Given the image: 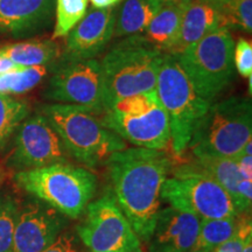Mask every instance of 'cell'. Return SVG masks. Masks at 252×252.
Here are the masks:
<instances>
[{
	"mask_svg": "<svg viewBox=\"0 0 252 252\" xmlns=\"http://www.w3.org/2000/svg\"><path fill=\"white\" fill-rule=\"evenodd\" d=\"M55 18V0H0V34L27 39L45 33Z\"/></svg>",
	"mask_w": 252,
	"mask_h": 252,
	"instance_id": "obj_15",
	"label": "cell"
},
{
	"mask_svg": "<svg viewBox=\"0 0 252 252\" xmlns=\"http://www.w3.org/2000/svg\"><path fill=\"white\" fill-rule=\"evenodd\" d=\"M162 4L161 0H123L116 7L113 36L123 39L141 34Z\"/></svg>",
	"mask_w": 252,
	"mask_h": 252,
	"instance_id": "obj_18",
	"label": "cell"
},
{
	"mask_svg": "<svg viewBox=\"0 0 252 252\" xmlns=\"http://www.w3.org/2000/svg\"><path fill=\"white\" fill-rule=\"evenodd\" d=\"M159 103L157 91L152 90L149 93H141L126 97L116 103L108 111H113L124 116H140L149 112Z\"/></svg>",
	"mask_w": 252,
	"mask_h": 252,
	"instance_id": "obj_28",
	"label": "cell"
},
{
	"mask_svg": "<svg viewBox=\"0 0 252 252\" xmlns=\"http://www.w3.org/2000/svg\"><path fill=\"white\" fill-rule=\"evenodd\" d=\"M39 112L47 118L75 161L88 168L105 165L113 153L126 149L125 141L105 126L93 109L52 103Z\"/></svg>",
	"mask_w": 252,
	"mask_h": 252,
	"instance_id": "obj_3",
	"label": "cell"
},
{
	"mask_svg": "<svg viewBox=\"0 0 252 252\" xmlns=\"http://www.w3.org/2000/svg\"><path fill=\"white\" fill-rule=\"evenodd\" d=\"M163 55L141 34L123 37L110 47L99 61L103 112L126 97L156 90Z\"/></svg>",
	"mask_w": 252,
	"mask_h": 252,
	"instance_id": "obj_2",
	"label": "cell"
},
{
	"mask_svg": "<svg viewBox=\"0 0 252 252\" xmlns=\"http://www.w3.org/2000/svg\"><path fill=\"white\" fill-rule=\"evenodd\" d=\"M223 26L235 27L250 34L252 32V0H229L220 6Z\"/></svg>",
	"mask_w": 252,
	"mask_h": 252,
	"instance_id": "obj_27",
	"label": "cell"
},
{
	"mask_svg": "<svg viewBox=\"0 0 252 252\" xmlns=\"http://www.w3.org/2000/svg\"><path fill=\"white\" fill-rule=\"evenodd\" d=\"M69 154L61 138L40 112L21 123L15 132L13 150L7 158L9 168L20 171L69 162Z\"/></svg>",
	"mask_w": 252,
	"mask_h": 252,
	"instance_id": "obj_11",
	"label": "cell"
},
{
	"mask_svg": "<svg viewBox=\"0 0 252 252\" xmlns=\"http://www.w3.org/2000/svg\"><path fill=\"white\" fill-rule=\"evenodd\" d=\"M19 207L13 195L0 193V252H11Z\"/></svg>",
	"mask_w": 252,
	"mask_h": 252,
	"instance_id": "obj_26",
	"label": "cell"
},
{
	"mask_svg": "<svg viewBox=\"0 0 252 252\" xmlns=\"http://www.w3.org/2000/svg\"><path fill=\"white\" fill-rule=\"evenodd\" d=\"M43 97L55 103L80 105L103 113L100 62L96 59L58 61Z\"/></svg>",
	"mask_w": 252,
	"mask_h": 252,
	"instance_id": "obj_10",
	"label": "cell"
},
{
	"mask_svg": "<svg viewBox=\"0 0 252 252\" xmlns=\"http://www.w3.org/2000/svg\"><path fill=\"white\" fill-rule=\"evenodd\" d=\"M200 220L237 216L231 197L220 185L196 165H181L161 188V201Z\"/></svg>",
	"mask_w": 252,
	"mask_h": 252,
	"instance_id": "obj_8",
	"label": "cell"
},
{
	"mask_svg": "<svg viewBox=\"0 0 252 252\" xmlns=\"http://www.w3.org/2000/svg\"><path fill=\"white\" fill-rule=\"evenodd\" d=\"M156 91L168 116L171 146L176 157L184 156L197 123L212 105L195 90L175 56L163 55Z\"/></svg>",
	"mask_w": 252,
	"mask_h": 252,
	"instance_id": "obj_6",
	"label": "cell"
},
{
	"mask_svg": "<svg viewBox=\"0 0 252 252\" xmlns=\"http://www.w3.org/2000/svg\"><path fill=\"white\" fill-rule=\"evenodd\" d=\"M68 222L54 208L33 197L19 207L11 252L43 251L67 229Z\"/></svg>",
	"mask_w": 252,
	"mask_h": 252,
	"instance_id": "obj_12",
	"label": "cell"
},
{
	"mask_svg": "<svg viewBox=\"0 0 252 252\" xmlns=\"http://www.w3.org/2000/svg\"><path fill=\"white\" fill-rule=\"evenodd\" d=\"M20 68V65H17L13 63L11 60H8L5 56L0 55V75L4 74V72H7L9 70H13V69Z\"/></svg>",
	"mask_w": 252,
	"mask_h": 252,
	"instance_id": "obj_33",
	"label": "cell"
},
{
	"mask_svg": "<svg viewBox=\"0 0 252 252\" xmlns=\"http://www.w3.org/2000/svg\"><path fill=\"white\" fill-rule=\"evenodd\" d=\"M195 159H196V165L200 166L208 175L212 176L230 195L237 212L238 184L242 176L238 172L236 160L231 158H195Z\"/></svg>",
	"mask_w": 252,
	"mask_h": 252,
	"instance_id": "obj_21",
	"label": "cell"
},
{
	"mask_svg": "<svg viewBox=\"0 0 252 252\" xmlns=\"http://www.w3.org/2000/svg\"><path fill=\"white\" fill-rule=\"evenodd\" d=\"M219 27H224L220 6L208 0H191L185 6L178 35L165 54H181Z\"/></svg>",
	"mask_w": 252,
	"mask_h": 252,
	"instance_id": "obj_17",
	"label": "cell"
},
{
	"mask_svg": "<svg viewBox=\"0 0 252 252\" xmlns=\"http://www.w3.org/2000/svg\"><path fill=\"white\" fill-rule=\"evenodd\" d=\"M234 65L242 77L252 76V45L250 40L241 39L234 48Z\"/></svg>",
	"mask_w": 252,
	"mask_h": 252,
	"instance_id": "obj_30",
	"label": "cell"
},
{
	"mask_svg": "<svg viewBox=\"0 0 252 252\" xmlns=\"http://www.w3.org/2000/svg\"><path fill=\"white\" fill-rule=\"evenodd\" d=\"M250 238H252L251 215L250 214L238 215L234 234L214 252H243L245 244Z\"/></svg>",
	"mask_w": 252,
	"mask_h": 252,
	"instance_id": "obj_29",
	"label": "cell"
},
{
	"mask_svg": "<svg viewBox=\"0 0 252 252\" xmlns=\"http://www.w3.org/2000/svg\"><path fill=\"white\" fill-rule=\"evenodd\" d=\"M115 20L116 6L89 9L68 33L59 61H82L102 54L113 37Z\"/></svg>",
	"mask_w": 252,
	"mask_h": 252,
	"instance_id": "obj_13",
	"label": "cell"
},
{
	"mask_svg": "<svg viewBox=\"0 0 252 252\" xmlns=\"http://www.w3.org/2000/svg\"><path fill=\"white\" fill-rule=\"evenodd\" d=\"M88 12V0H55L53 39L64 37Z\"/></svg>",
	"mask_w": 252,
	"mask_h": 252,
	"instance_id": "obj_25",
	"label": "cell"
},
{
	"mask_svg": "<svg viewBox=\"0 0 252 252\" xmlns=\"http://www.w3.org/2000/svg\"><path fill=\"white\" fill-rule=\"evenodd\" d=\"M90 1L94 8H109L115 7L123 0H90Z\"/></svg>",
	"mask_w": 252,
	"mask_h": 252,
	"instance_id": "obj_34",
	"label": "cell"
},
{
	"mask_svg": "<svg viewBox=\"0 0 252 252\" xmlns=\"http://www.w3.org/2000/svg\"><path fill=\"white\" fill-rule=\"evenodd\" d=\"M82 215L75 232L88 252H143L140 238L111 190L89 202Z\"/></svg>",
	"mask_w": 252,
	"mask_h": 252,
	"instance_id": "obj_9",
	"label": "cell"
},
{
	"mask_svg": "<svg viewBox=\"0 0 252 252\" xmlns=\"http://www.w3.org/2000/svg\"><path fill=\"white\" fill-rule=\"evenodd\" d=\"M30 116L26 100L0 94V152L7 146L18 127Z\"/></svg>",
	"mask_w": 252,
	"mask_h": 252,
	"instance_id": "obj_24",
	"label": "cell"
},
{
	"mask_svg": "<svg viewBox=\"0 0 252 252\" xmlns=\"http://www.w3.org/2000/svg\"><path fill=\"white\" fill-rule=\"evenodd\" d=\"M252 94V76L249 77V96Z\"/></svg>",
	"mask_w": 252,
	"mask_h": 252,
	"instance_id": "obj_39",
	"label": "cell"
},
{
	"mask_svg": "<svg viewBox=\"0 0 252 252\" xmlns=\"http://www.w3.org/2000/svg\"><path fill=\"white\" fill-rule=\"evenodd\" d=\"M105 166L119 208L147 243L161 209V188L173 168L172 158L163 150L134 147L113 153Z\"/></svg>",
	"mask_w": 252,
	"mask_h": 252,
	"instance_id": "obj_1",
	"label": "cell"
},
{
	"mask_svg": "<svg viewBox=\"0 0 252 252\" xmlns=\"http://www.w3.org/2000/svg\"><path fill=\"white\" fill-rule=\"evenodd\" d=\"M19 188L42 201L69 220L80 219L93 200L97 176L84 167L59 162L15 173Z\"/></svg>",
	"mask_w": 252,
	"mask_h": 252,
	"instance_id": "obj_4",
	"label": "cell"
},
{
	"mask_svg": "<svg viewBox=\"0 0 252 252\" xmlns=\"http://www.w3.org/2000/svg\"><path fill=\"white\" fill-rule=\"evenodd\" d=\"M61 52L54 39H28L0 48V55L20 67L53 64L60 60Z\"/></svg>",
	"mask_w": 252,
	"mask_h": 252,
	"instance_id": "obj_19",
	"label": "cell"
},
{
	"mask_svg": "<svg viewBox=\"0 0 252 252\" xmlns=\"http://www.w3.org/2000/svg\"><path fill=\"white\" fill-rule=\"evenodd\" d=\"M58 63V62H56ZM56 63L36 67H20L0 75V94H23L39 86Z\"/></svg>",
	"mask_w": 252,
	"mask_h": 252,
	"instance_id": "obj_22",
	"label": "cell"
},
{
	"mask_svg": "<svg viewBox=\"0 0 252 252\" xmlns=\"http://www.w3.org/2000/svg\"><path fill=\"white\" fill-rule=\"evenodd\" d=\"M243 252H252V238L249 239L243 249Z\"/></svg>",
	"mask_w": 252,
	"mask_h": 252,
	"instance_id": "obj_36",
	"label": "cell"
},
{
	"mask_svg": "<svg viewBox=\"0 0 252 252\" xmlns=\"http://www.w3.org/2000/svg\"><path fill=\"white\" fill-rule=\"evenodd\" d=\"M163 4H178V5H187L191 0H161Z\"/></svg>",
	"mask_w": 252,
	"mask_h": 252,
	"instance_id": "obj_35",
	"label": "cell"
},
{
	"mask_svg": "<svg viewBox=\"0 0 252 252\" xmlns=\"http://www.w3.org/2000/svg\"><path fill=\"white\" fill-rule=\"evenodd\" d=\"M99 119L103 126L137 147L166 150L171 145L168 116L160 103L140 116L104 111Z\"/></svg>",
	"mask_w": 252,
	"mask_h": 252,
	"instance_id": "obj_14",
	"label": "cell"
},
{
	"mask_svg": "<svg viewBox=\"0 0 252 252\" xmlns=\"http://www.w3.org/2000/svg\"><path fill=\"white\" fill-rule=\"evenodd\" d=\"M234 48L229 28L219 27L175 56L196 93L210 104L234 80Z\"/></svg>",
	"mask_w": 252,
	"mask_h": 252,
	"instance_id": "obj_7",
	"label": "cell"
},
{
	"mask_svg": "<svg viewBox=\"0 0 252 252\" xmlns=\"http://www.w3.org/2000/svg\"><path fill=\"white\" fill-rule=\"evenodd\" d=\"M185 6L162 4L141 35L162 53L168 52L179 33Z\"/></svg>",
	"mask_w": 252,
	"mask_h": 252,
	"instance_id": "obj_20",
	"label": "cell"
},
{
	"mask_svg": "<svg viewBox=\"0 0 252 252\" xmlns=\"http://www.w3.org/2000/svg\"><path fill=\"white\" fill-rule=\"evenodd\" d=\"M252 135V104L232 96L209 106L188 144L195 158H231L242 153Z\"/></svg>",
	"mask_w": 252,
	"mask_h": 252,
	"instance_id": "obj_5",
	"label": "cell"
},
{
	"mask_svg": "<svg viewBox=\"0 0 252 252\" xmlns=\"http://www.w3.org/2000/svg\"><path fill=\"white\" fill-rule=\"evenodd\" d=\"M41 252H88L83 244L81 243L80 238L77 237L76 232L65 229L62 231L54 243H52L48 248Z\"/></svg>",
	"mask_w": 252,
	"mask_h": 252,
	"instance_id": "obj_31",
	"label": "cell"
},
{
	"mask_svg": "<svg viewBox=\"0 0 252 252\" xmlns=\"http://www.w3.org/2000/svg\"><path fill=\"white\" fill-rule=\"evenodd\" d=\"M201 220L172 207L160 209L149 242V252H190L196 242Z\"/></svg>",
	"mask_w": 252,
	"mask_h": 252,
	"instance_id": "obj_16",
	"label": "cell"
},
{
	"mask_svg": "<svg viewBox=\"0 0 252 252\" xmlns=\"http://www.w3.org/2000/svg\"><path fill=\"white\" fill-rule=\"evenodd\" d=\"M5 176H6L5 172L2 171V169H0V186H1V185H2V182H4V180H5Z\"/></svg>",
	"mask_w": 252,
	"mask_h": 252,
	"instance_id": "obj_38",
	"label": "cell"
},
{
	"mask_svg": "<svg viewBox=\"0 0 252 252\" xmlns=\"http://www.w3.org/2000/svg\"><path fill=\"white\" fill-rule=\"evenodd\" d=\"M235 160L242 178L252 180V154L242 152L237 158H235Z\"/></svg>",
	"mask_w": 252,
	"mask_h": 252,
	"instance_id": "obj_32",
	"label": "cell"
},
{
	"mask_svg": "<svg viewBox=\"0 0 252 252\" xmlns=\"http://www.w3.org/2000/svg\"><path fill=\"white\" fill-rule=\"evenodd\" d=\"M237 216L201 220L196 242L190 252L215 251L234 234L237 224Z\"/></svg>",
	"mask_w": 252,
	"mask_h": 252,
	"instance_id": "obj_23",
	"label": "cell"
},
{
	"mask_svg": "<svg viewBox=\"0 0 252 252\" xmlns=\"http://www.w3.org/2000/svg\"><path fill=\"white\" fill-rule=\"evenodd\" d=\"M208 1H210V2H213V4H215V5H217V6H223L224 4H226V2L229 1V0H208Z\"/></svg>",
	"mask_w": 252,
	"mask_h": 252,
	"instance_id": "obj_37",
	"label": "cell"
}]
</instances>
